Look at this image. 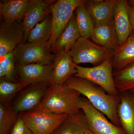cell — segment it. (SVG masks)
Here are the masks:
<instances>
[{"label": "cell", "mask_w": 134, "mask_h": 134, "mask_svg": "<svg viewBox=\"0 0 134 134\" xmlns=\"http://www.w3.org/2000/svg\"><path fill=\"white\" fill-rule=\"evenodd\" d=\"M17 113L8 104H0V134H9L17 119Z\"/></svg>", "instance_id": "obj_25"}, {"label": "cell", "mask_w": 134, "mask_h": 134, "mask_svg": "<svg viewBox=\"0 0 134 134\" xmlns=\"http://www.w3.org/2000/svg\"><path fill=\"white\" fill-rule=\"evenodd\" d=\"M26 84L20 81L13 82L1 79L0 100L1 103L8 104L16 93L27 86Z\"/></svg>", "instance_id": "obj_26"}, {"label": "cell", "mask_w": 134, "mask_h": 134, "mask_svg": "<svg viewBox=\"0 0 134 134\" xmlns=\"http://www.w3.org/2000/svg\"><path fill=\"white\" fill-rule=\"evenodd\" d=\"M46 45L31 43H21L13 52L15 62L17 65L34 63L53 64L55 54Z\"/></svg>", "instance_id": "obj_7"}, {"label": "cell", "mask_w": 134, "mask_h": 134, "mask_svg": "<svg viewBox=\"0 0 134 134\" xmlns=\"http://www.w3.org/2000/svg\"><path fill=\"white\" fill-rule=\"evenodd\" d=\"M29 0H10L1 4V13L3 21H19L24 18Z\"/></svg>", "instance_id": "obj_21"}, {"label": "cell", "mask_w": 134, "mask_h": 134, "mask_svg": "<svg viewBox=\"0 0 134 134\" xmlns=\"http://www.w3.org/2000/svg\"><path fill=\"white\" fill-rule=\"evenodd\" d=\"M129 5L130 6H133L134 7V0H129L128 1Z\"/></svg>", "instance_id": "obj_30"}, {"label": "cell", "mask_w": 134, "mask_h": 134, "mask_svg": "<svg viewBox=\"0 0 134 134\" xmlns=\"http://www.w3.org/2000/svg\"><path fill=\"white\" fill-rule=\"evenodd\" d=\"M9 134H33L26 126L22 116L17 119Z\"/></svg>", "instance_id": "obj_28"}, {"label": "cell", "mask_w": 134, "mask_h": 134, "mask_svg": "<svg viewBox=\"0 0 134 134\" xmlns=\"http://www.w3.org/2000/svg\"><path fill=\"white\" fill-rule=\"evenodd\" d=\"M134 61V31L124 44L114 51L112 58L113 71L120 70Z\"/></svg>", "instance_id": "obj_20"}, {"label": "cell", "mask_w": 134, "mask_h": 134, "mask_svg": "<svg viewBox=\"0 0 134 134\" xmlns=\"http://www.w3.org/2000/svg\"><path fill=\"white\" fill-rule=\"evenodd\" d=\"M91 38L94 43L112 51L119 47L113 19L95 26Z\"/></svg>", "instance_id": "obj_18"}, {"label": "cell", "mask_w": 134, "mask_h": 134, "mask_svg": "<svg viewBox=\"0 0 134 134\" xmlns=\"http://www.w3.org/2000/svg\"><path fill=\"white\" fill-rule=\"evenodd\" d=\"M84 3L77 7L75 14L81 37L89 38L91 37L95 24L91 15L85 8Z\"/></svg>", "instance_id": "obj_24"}, {"label": "cell", "mask_w": 134, "mask_h": 134, "mask_svg": "<svg viewBox=\"0 0 134 134\" xmlns=\"http://www.w3.org/2000/svg\"><path fill=\"white\" fill-rule=\"evenodd\" d=\"M85 134H95L92 131H91L89 129L86 130Z\"/></svg>", "instance_id": "obj_31"}, {"label": "cell", "mask_w": 134, "mask_h": 134, "mask_svg": "<svg viewBox=\"0 0 134 134\" xmlns=\"http://www.w3.org/2000/svg\"><path fill=\"white\" fill-rule=\"evenodd\" d=\"M81 95L63 85H49L45 97L33 111L71 115L81 110Z\"/></svg>", "instance_id": "obj_2"}, {"label": "cell", "mask_w": 134, "mask_h": 134, "mask_svg": "<svg viewBox=\"0 0 134 134\" xmlns=\"http://www.w3.org/2000/svg\"><path fill=\"white\" fill-rule=\"evenodd\" d=\"M52 15L51 12L44 20L36 25L28 36V43L46 45L52 33Z\"/></svg>", "instance_id": "obj_22"}, {"label": "cell", "mask_w": 134, "mask_h": 134, "mask_svg": "<svg viewBox=\"0 0 134 134\" xmlns=\"http://www.w3.org/2000/svg\"><path fill=\"white\" fill-rule=\"evenodd\" d=\"M80 107L86 115L89 129L95 134H126L92 105L86 98H81Z\"/></svg>", "instance_id": "obj_8"}, {"label": "cell", "mask_w": 134, "mask_h": 134, "mask_svg": "<svg viewBox=\"0 0 134 134\" xmlns=\"http://www.w3.org/2000/svg\"><path fill=\"white\" fill-rule=\"evenodd\" d=\"M112 58L107 59L100 65L92 68L76 65L77 72L74 76L86 79L96 84L109 95L118 96L119 93L115 87L113 76Z\"/></svg>", "instance_id": "obj_4"}, {"label": "cell", "mask_w": 134, "mask_h": 134, "mask_svg": "<svg viewBox=\"0 0 134 134\" xmlns=\"http://www.w3.org/2000/svg\"><path fill=\"white\" fill-rule=\"evenodd\" d=\"M117 0H89L85 6L91 15L95 26L113 19Z\"/></svg>", "instance_id": "obj_16"}, {"label": "cell", "mask_w": 134, "mask_h": 134, "mask_svg": "<svg viewBox=\"0 0 134 134\" xmlns=\"http://www.w3.org/2000/svg\"><path fill=\"white\" fill-rule=\"evenodd\" d=\"M85 0H59L51 6L52 33L47 46L51 50L71 19L77 7Z\"/></svg>", "instance_id": "obj_5"}, {"label": "cell", "mask_w": 134, "mask_h": 134, "mask_svg": "<svg viewBox=\"0 0 134 134\" xmlns=\"http://www.w3.org/2000/svg\"><path fill=\"white\" fill-rule=\"evenodd\" d=\"M117 114L120 126L126 134H134V93H119Z\"/></svg>", "instance_id": "obj_15"}, {"label": "cell", "mask_w": 134, "mask_h": 134, "mask_svg": "<svg viewBox=\"0 0 134 134\" xmlns=\"http://www.w3.org/2000/svg\"><path fill=\"white\" fill-rule=\"evenodd\" d=\"M128 14L133 31H134V7L129 5Z\"/></svg>", "instance_id": "obj_29"}, {"label": "cell", "mask_w": 134, "mask_h": 134, "mask_svg": "<svg viewBox=\"0 0 134 134\" xmlns=\"http://www.w3.org/2000/svg\"><path fill=\"white\" fill-rule=\"evenodd\" d=\"M63 85L78 91L89 100L94 108L106 116L113 124L120 127L117 114L119 96L109 95L96 84L77 77H71Z\"/></svg>", "instance_id": "obj_1"}, {"label": "cell", "mask_w": 134, "mask_h": 134, "mask_svg": "<svg viewBox=\"0 0 134 134\" xmlns=\"http://www.w3.org/2000/svg\"><path fill=\"white\" fill-rule=\"evenodd\" d=\"M80 37L76 14H74L66 29L57 39L51 51L54 54L63 51L69 53Z\"/></svg>", "instance_id": "obj_17"}, {"label": "cell", "mask_w": 134, "mask_h": 134, "mask_svg": "<svg viewBox=\"0 0 134 134\" xmlns=\"http://www.w3.org/2000/svg\"><path fill=\"white\" fill-rule=\"evenodd\" d=\"M115 87L119 93H134V61L124 68L113 72Z\"/></svg>", "instance_id": "obj_23"}, {"label": "cell", "mask_w": 134, "mask_h": 134, "mask_svg": "<svg viewBox=\"0 0 134 134\" xmlns=\"http://www.w3.org/2000/svg\"><path fill=\"white\" fill-rule=\"evenodd\" d=\"M14 57L13 52L0 56V77L15 82Z\"/></svg>", "instance_id": "obj_27"}, {"label": "cell", "mask_w": 134, "mask_h": 134, "mask_svg": "<svg viewBox=\"0 0 134 134\" xmlns=\"http://www.w3.org/2000/svg\"><path fill=\"white\" fill-rule=\"evenodd\" d=\"M76 66L68 52L63 51L55 54L48 85H63L68 79L76 74Z\"/></svg>", "instance_id": "obj_11"}, {"label": "cell", "mask_w": 134, "mask_h": 134, "mask_svg": "<svg viewBox=\"0 0 134 134\" xmlns=\"http://www.w3.org/2000/svg\"><path fill=\"white\" fill-rule=\"evenodd\" d=\"M53 70V64L17 65V71L20 81L30 85L38 83L48 84Z\"/></svg>", "instance_id": "obj_13"}, {"label": "cell", "mask_w": 134, "mask_h": 134, "mask_svg": "<svg viewBox=\"0 0 134 134\" xmlns=\"http://www.w3.org/2000/svg\"><path fill=\"white\" fill-rule=\"evenodd\" d=\"M88 129L86 115L81 110L69 115L52 134H85Z\"/></svg>", "instance_id": "obj_19"}, {"label": "cell", "mask_w": 134, "mask_h": 134, "mask_svg": "<svg viewBox=\"0 0 134 134\" xmlns=\"http://www.w3.org/2000/svg\"><path fill=\"white\" fill-rule=\"evenodd\" d=\"M129 3L126 0H117L113 21L119 46L126 41L133 31L128 14Z\"/></svg>", "instance_id": "obj_14"}, {"label": "cell", "mask_w": 134, "mask_h": 134, "mask_svg": "<svg viewBox=\"0 0 134 134\" xmlns=\"http://www.w3.org/2000/svg\"><path fill=\"white\" fill-rule=\"evenodd\" d=\"M51 6L43 0L29 1L22 23L24 30L23 43L27 41L29 33L34 27L43 21L51 12Z\"/></svg>", "instance_id": "obj_12"}, {"label": "cell", "mask_w": 134, "mask_h": 134, "mask_svg": "<svg viewBox=\"0 0 134 134\" xmlns=\"http://www.w3.org/2000/svg\"><path fill=\"white\" fill-rule=\"evenodd\" d=\"M114 52L80 37L69 53L76 65L88 63L96 66L112 58Z\"/></svg>", "instance_id": "obj_3"}, {"label": "cell", "mask_w": 134, "mask_h": 134, "mask_svg": "<svg viewBox=\"0 0 134 134\" xmlns=\"http://www.w3.org/2000/svg\"><path fill=\"white\" fill-rule=\"evenodd\" d=\"M48 86V84L43 82L31 84L16 100L12 110L16 113L33 111L45 97Z\"/></svg>", "instance_id": "obj_9"}, {"label": "cell", "mask_w": 134, "mask_h": 134, "mask_svg": "<svg viewBox=\"0 0 134 134\" xmlns=\"http://www.w3.org/2000/svg\"><path fill=\"white\" fill-rule=\"evenodd\" d=\"M24 30L22 23L3 21L0 26V56L12 52L23 43Z\"/></svg>", "instance_id": "obj_10"}, {"label": "cell", "mask_w": 134, "mask_h": 134, "mask_svg": "<svg viewBox=\"0 0 134 134\" xmlns=\"http://www.w3.org/2000/svg\"><path fill=\"white\" fill-rule=\"evenodd\" d=\"M69 115L32 111L22 117L33 134H52Z\"/></svg>", "instance_id": "obj_6"}]
</instances>
